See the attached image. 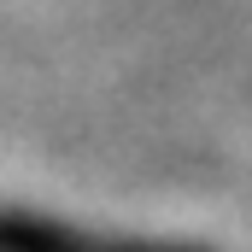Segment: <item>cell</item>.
I'll return each instance as SVG.
<instances>
[{
    "label": "cell",
    "mask_w": 252,
    "mask_h": 252,
    "mask_svg": "<svg viewBox=\"0 0 252 252\" xmlns=\"http://www.w3.org/2000/svg\"><path fill=\"white\" fill-rule=\"evenodd\" d=\"M0 252H176V247H124V241H82L41 223H0Z\"/></svg>",
    "instance_id": "cell-1"
}]
</instances>
